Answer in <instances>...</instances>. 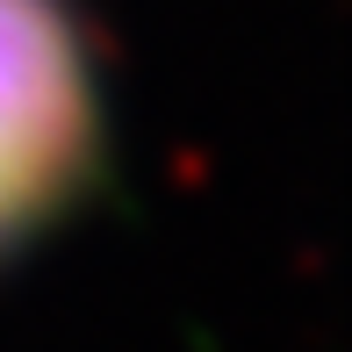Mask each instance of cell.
Returning a JSON list of instances; mask_svg holds the SVG:
<instances>
[{
    "label": "cell",
    "mask_w": 352,
    "mask_h": 352,
    "mask_svg": "<svg viewBox=\"0 0 352 352\" xmlns=\"http://www.w3.org/2000/svg\"><path fill=\"white\" fill-rule=\"evenodd\" d=\"M101 158V79L72 0H0V252L43 237Z\"/></svg>",
    "instance_id": "6da1fadb"
}]
</instances>
